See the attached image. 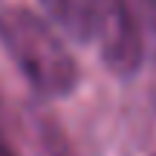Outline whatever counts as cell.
Listing matches in <instances>:
<instances>
[{"label":"cell","instance_id":"1","mask_svg":"<svg viewBox=\"0 0 156 156\" xmlns=\"http://www.w3.org/2000/svg\"><path fill=\"white\" fill-rule=\"evenodd\" d=\"M0 46L29 87L46 98H64L81 81L78 61L64 44L61 32L29 9L0 12Z\"/></svg>","mask_w":156,"mask_h":156},{"label":"cell","instance_id":"2","mask_svg":"<svg viewBox=\"0 0 156 156\" xmlns=\"http://www.w3.org/2000/svg\"><path fill=\"white\" fill-rule=\"evenodd\" d=\"M101 61L119 78H133L145 61V41H142L139 15L133 0H104V23L98 35Z\"/></svg>","mask_w":156,"mask_h":156},{"label":"cell","instance_id":"3","mask_svg":"<svg viewBox=\"0 0 156 156\" xmlns=\"http://www.w3.org/2000/svg\"><path fill=\"white\" fill-rule=\"evenodd\" d=\"M44 15L61 35L75 44H98L104 0H38Z\"/></svg>","mask_w":156,"mask_h":156},{"label":"cell","instance_id":"5","mask_svg":"<svg viewBox=\"0 0 156 156\" xmlns=\"http://www.w3.org/2000/svg\"><path fill=\"white\" fill-rule=\"evenodd\" d=\"M142 3H145V6H147V12L156 17V0H142Z\"/></svg>","mask_w":156,"mask_h":156},{"label":"cell","instance_id":"4","mask_svg":"<svg viewBox=\"0 0 156 156\" xmlns=\"http://www.w3.org/2000/svg\"><path fill=\"white\" fill-rule=\"evenodd\" d=\"M0 156H17V151L12 147V142L6 139L3 133H0Z\"/></svg>","mask_w":156,"mask_h":156}]
</instances>
